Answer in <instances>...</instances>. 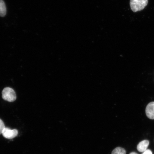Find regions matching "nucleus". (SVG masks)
Masks as SVG:
<instances>
[{
	"mask_svg": "<svg viewBox=\"0 0 154 154\" xmlns=\"http://www.w3.org/2000/svg\"><path fill=\"white\" fill-rule=\"evenodd\" d=\"M7 9L5 2L3 0H0V16L5 17L6 14Z\"/></svg>",
	"mask_w": 154,
	"mask_h": 154,
	"instance_id": "nucleus-6",
	"label": "nucleus"
},
{
	"mask_svg": "<svg viewBox=\"0 0 154 154\" xmlns=\"http://www.w3.org/2000/svg\"><path fill=\"white\" fill-rule=\"evenodd\" d=\"M142 154H152V153L151 150L147 149Z\"/></svg>",
	"mask_w": 154,
	"mask_h": 154,
	"instance_id": "nucleus-9",
	"label": "nucleus"
},
{
	"mask_svg": "<svg viewBox=\"0 0 154 154\" xmlns=\"http://www.w3.org/2000/svg\"><path fill=\"white\" fill-rule=\"evenodd\" d=\"M126 150L122 148L117 147L113 150L111 154H126Z\"/></svg>",
	"mask_w": 154,
	"mask_h": 154,
	"instance_id": "nucleus-7",
	"label": "nucleus"
},
{
	"mask_svg": "<svg viewBox=\"0 0 154 154\" xmlns=\"http://www.w3.org/2000/svg\"><path fill=\"white\" fill-rule=\"evenodd\" d=\"M2 94L3 99L5 101L12 102L16 99V94L14 90L11 88H5L2 92Z\"/></svg>",
	"mask_w": 154,
	"mask_h": 154,
	"instance_id": "nucleus-2",
	"label": "nucleus"
},
{
	"mask_svg": "<svg viewBox=\"0 0 154 154\" xmlns=\"http://www.w3.org/2000/svg\"><path fill=\"white\" fill-rule=\"evenodd\" d=\"M146 113L148 118L154 120V102L148 104L146 107Z\"/></svg>",
	"mask_w": 154,
	"mask_h": 154,
	"instance_id": "nucleus-4",
	"label": "nucleus"
},
{
	"mask_svg": "<svg viewBox=\"0 0 154 154\" xmlns=\"http://www.w3.org/2000/svg\"><path fill=\"white\" fill-rule=\"evenodd\" d=\"M4 137L7 139H11L18 135V131L16 129L11 130L8 128H5L2 133Z\"/></svg>",
	"mask_w": 154,
	"mask_h": 154,
	"instance_id": "nucleus-3",
	"label": "nucleus"
},
{
	"mask_svg": "<svg viewBox=\"0 0 154 154\" xmlns=\"http://www.w3.org/2000/svg\"><path fill=\"white\" fill-rule=\"evenodd\" d=\"M148 0H130L131 8L134 12L143 10L147 6Z\"/></svg>",
	"mask_w": 154,
	"mask_h": 154,
	"instance_id": "nucleus-1",
	"label": "nucleus"
},
{
	"mask_svg": "<svg viewBox=\"0 0 154 154\" xmlns=\"http://www.w3.org/2000/svg\"><path fill=\"white\" fill-rule=\"evenodd\" d=\"M5 127L3 121L0 119V134H2Z\"/></svg>",
	"mask_w": 154,
	"mask_h": 154,
	"instance_id": "nucleus-8",
	"label": "nucleus"
},
{
	"mask_svg": "<svg viewBox=\"0 0 154 154\" xmlns=\"http://www.w3.org/2000/svg\"><path fill=\"white\" fill-rule=\"evenodd\" d=\"M130 154H138L136 152H132Z\"/></svg>",
	"mask_w": 154,
	"mask_h": 154,
	"instance_id": "nucleus-10",
	"label": "nucleus"
},
{
	"mask_svg": "<svg viewBox=\"0 0 154 154\" xmlns=\"http://www.w3.org/2000/svg\"><path fill=\"white\" fill-rule=\"evenodd\" d=\"M149 145V140H145L140 142L137 146L138 151L140 152H144L147 150Z\"/></svg>",
	"mask_w": 154,
	"mask_h": 154,
	"instance_id": "nucleus-5",
	"label": "nucleus"
}]
</instances>
